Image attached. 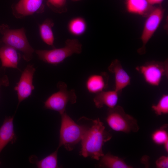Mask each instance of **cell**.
Segmentation results:
<instances>
[{"mask_svg": "<svg viewBox=\"0 0 168 168\" xmlns=\"http://www.w3.org/2000/svg\"><path fill=\"white\" fill-rule=\"evenodd\" d=\"M92 122L91 126L88 128L81 140L80 155L99 160L104 155L102 147L104 143L110 140L112 135L105 130L99 118Z\"/></svg>", "mask_w": 168, "mask_h": 168, "instance_id": "6da1fadb", "label": "cell"}, {"mask_svg": "<svg viewBox=\"0 0 168 168\" xmlns=\"http://www.w3.org/2000/svg\"><path fill=\"white\" fill-rule=\"evenodd\" d=\"M0 33L2 35L0 42L21 52L23 58L27 62L32 59L35 50L27 40L24 28L12 29L3 24L0 26Z\"/></svg>", "mask_w": 168, "mask_h": 168, "instance_id": "7a4b0ae2", "label": "cell"}, {"mask_svg": "<svg viewBox=\"0 0 168 168\" xmlns=\"http://www.w3.org/2000/svg\"><path fill=\"white\" fill-rule=\"evenodd\" d=\"M61 115L59 142L57 148L63 146L67 150L72 151L81 141L88 127L76 123L66 112Z\"/></svg>", "mask_w": 168, "mask_h": 168, "instance_id": "3957f363", "label": "cell"}, {"mask_svg": "<svg viewBox=\"0 0 168 168\" xmlns=\"http://www.w3.org/2000/svg\"><path fill=\"white\" fill-rule=\"evenodd\" d=\"M82 51V44L78 39H73L66 40L63 47L49 50H36L35 52L40 59L48 63L56 65L74 54H81Z\"/></svg>", "mask_w": 168, "mask_h": 168, "instance_id": "277c9868", "label": "cell"}, {"mask_svg": "<svg viewBox=\"0 0 168 168\" xmlns=\"http://www.w3.org/2000/svg\"><path fill=\"white\" fill-rule=\"evenodd\" d=\"M106 120L109 126L116 131L129 133L137 132L139 130L136 119L126 113L119 105L108 109Z\"/></svg>", "mask_w": 168, "mask_h": 168, "instance_id": "5b68a950", "label": "cell"}, {"mask_svg": "<svg viewBox=\"0 0 168 168\" xmlns=\"http://www.w3.org/2000/svg\"><path fill=\"white\" fill-rule=\"evenodd\" d=\"M57 86L58 91L48 98L44 106L45 109L57 111L61 114L66 112L68 103L74 104L76 102L77 96L75 90H68L67 85L63 82H58Z\"/></svg>", "mask_w": 168, "mask_h": 168, "instance_id": "8992f818", "label": "cell"}, {"mask_svg": "<svg viewBox=\"0 0 168 168\" xmlns=\"http://www.w3.org/2000/svg\"><path fill=\"white\" fill-rule=\"evenodd\" d=\"M136 69L142 75L147 84L152 86H158L164 77H168V60L164 62H147L136 67Z\"/></svg>", "mask_w": 168, "mask_h": 168, "instance_id": "52a82bcc", "label": "cell"}, {"mask_svg": "<svg viewBox=\"0 0 168 168\" xmlns=\"http://www.w3.org/2000/svg\"><path fill=\"white\" fill-rule=\"evenodd\" d=\"M164 11L162 7H158L153 8L147 16L141 38L143 44L138 50L139 53H145V45L159 26Z\"/></svg>", "mask_w": 168, "mask_h": 168, "instance_id": "ba28073f", "label": "cell"}, {"mask_svg": "<svg viewBox=\"0 0 168 168\" xmlns=\"http://www.w3.org/2000/svg\"><path fill=\"white\" fill-rule=\"evenodd\" d=\"M35 69L33 65H27L22 72L19 82L14 88L17 91L18 105L31 94L34 89L33 85V76Z\"/></svg>", "mask_w": 168, "mask_h": 168, "instance_id": "9c48e42d", "label": "cell"}, {"mask_svg": "<svg viewBox=\"0 0 168 168\" xmlns=\"http://www.w3.org/2000/svg\"><path fill=\"white\" fill-rule=\"evenodd\" d=\"M43 0H20L11 6L12 13L16 18L20 19L35 13L44 11Z\"/></svg>", "mask_w": 168, "mask_h": 168, "instance_id": "30bf717a", "label": "cell"}, {"mask_svg": "<svg viewBox=\"0 0 168 168\" xmlns=\"http://www.w3.org/2000/svg\"><path fill=\"white\" fill-rule=\"evenodd\" d=\"M108 70L114 75V90L120 93L123 89L130 84V77L118 59L112 62L108 67Z\"/></svg>", "mask_w": 168, "mask_h": 168, "instance_id": "8fae6325", "label": "cell"}, {"mask_svg": "<svg viewBox=\"0 0 168 168\" xmlns=\"http://www.w3.org/2000/svg\"><path fill=\"white\" fill-rule=\"evenodd\" d=\"M20 58L17 50L0 41V59L2 67L18 68Z\"/></svg>", "mask_w": 168, "mask_h": 168, "instance_id": "7c38bea8", "label": "cell"}, {"mask_svg": "<svg viewBox=\"0 0 168 168\" xmlns=\"http://www.w3.org/2000/svg\"><path fill=\"white\" fill-rule=\"evenodd\" d=\"M109 76L107 73L90 75L85 83L87 90L90 93L97 94L104 91L108 86Z\"/></svg>", "mask_w": 168, "mask_h": 168, "instance_id": "4fadbf2b", "label": "cell"}, {"mask_svg": "<svg viewBox=\"0 0 168 168\" xmlns=\"http://www.w3.org/2000/svg\"><path fill=\"white\" fill-rule=\"evenodd\" d=\"M120 93L116 91H103L96 94L93 99L96 106L101 108L104 106L113 108L116 106Z\"/></svg>", "mask_w": 168, "mask_h": 168, "instance_id": "5bb4252c", "label": "cell"}, {"mask_svg": "<svg viewBox=\"0 0 168 168\" xmlns=\"http://www.w3.org/2000/svg\"><path fill=\"white\" fill-rule=\"evenodd\" d=\"M14 117L7 118L0 128V153L9 142H14L16 139L13 123Z\"/></svg>", "mask_w": 168, "mask_h": 168, "instance_id": "9a60e30c", "label": "cell"}, {"mask_svg": "<svg viewBox=\"0 0 168 168\" xmlns=\"http://www.w3.org/2000/svg\"><path fill=\"white\" fill-rule=\"evenodd\" d=\"M126 7L130 13L147 16L153 8L147 0H126Z\"/></svg>", "mask_w": 168, "mask_h": 168, "instance_id": "2e32d148", "label": "cell"}, {"mask_svg": "<svg viewBox=\"0 0 168 168\" xmlns=\"http://www.w3.org/2000/svg\"><path fill=\"white\" fill-rule=\"evenodd\" d=\"M54 23L51 19H46L39 26V30L43 41L48 45L54 48V36L52 30Z\"/></svg>", "mask_w": 168, "mask_h": 168, "instance_id": "e0dca14e", "label": "cell"}, {"mask_svg": "<svg viewBox=\"0 0 168 168\" xmlns=\"http://www.w3.org/2000/svg\"><path fill=\"white\" fill-rule=\"evenodd\" d=\"M99 166L108 168H131L121 158L108 153L100 158Z\"/></svg>", "mask_w": 168, "mask_h": 168, "instance_id": "ac0fdd59", "label": "cell"}, {"mask_svg": "<svg viewBox=\"0 0 168 168\" xmlns=\"http://www.w3.org/2000/svg\"><path fill=\"white\" fill-rule=\"evenodd\" d=\"M87 24L85 19L77 16L71 19L67 25L69 33L73 36H79L83 35L87 29Z\"/></svg>", "mask_w": 168, "mask_h": 168, "instance_id": "d6986e66", "label": "cell"}, {"mask_svg": "<svg viewBox=\"0 0 168 168\" xmlns=\"http://www.w3.org/2000/svg\"><path fill=\"white\" fill-rule=\"evenodd\" d=\"M58 149L43 159L35 162L39 168H58V164L57 153Z\"/></svg>", "mask_w": 168, "mask_h": 168, "instance_id": "ffe728a7", "label": "cell"}, {"mask_svg": "<svg viewBox=\"0 0 168 168\" xmlns=\"http://www.w3.org/2000/svg\"><path fill=\"white\" fill-rule=\"evenodd\" d=\"M67 0H46L48 7L53 12L61 14L67 11Z\"/></svg>", "mask_w": 168, "mask_h": 168, "instance_id": "44dd1931", "label": "cell"}, {"mask_svg": "<svg viewBox=\"0 0 168 168\" xmlns=\"http://www.w3.org/2000/svg\"><path fill=\"white\" fill-rule=\"evenodd\" d=\"M152 110L157 115L166 114L168 113V95L164 94L160 98L158 103L153 105Z\"/></svg>", "mask_w": 168, "mask_h": 168, "instance_id": "7402d4cb", "label": "cell"}, {"mask_svg": "<svg viewBox=\"0 0 168 168\" xmlns=\"http://www.w3.org/2000/svg\"><path fill=\"white\" fill-rule=\"evenodd\" d=\"M167 127V125H165L152 133V138L155 143L159 145L163 144L168 140Z\"/></svg>", "mask_w": 168, "mask_h": 168, "instance_id": "603a6c76", "label": "cell"}, {"mask_svg": "<svg viewBox=\"0 0 168 168\" xmlns=\"http://www.w3.org/2000/svg\"><path fill=\"white\" fill-rule=\"evenodd\" d=\"M156 167L158 168L168 167V157L165 156L159 157L156 161Z\"/></svg>", "mask_w": 168, "mask_h": 168, "instance_id": "cb8c5ba5", "label": "cell"}, {"mask_svg": "<svg viewBox=\"0 0 168 168\" xmlns=\"http://www.w3.org/2000/svg\"><path fill=\"white\" fill-rule=\"evenodd\" d=\"M8 81L7 77H4L0 80V87L2 85H5L7 86L8 85Z\"/></svg>", "mask_w": 168, "mask_h": 168, "instance_id": "d4e9b609", "label": "cell"}, {"mask_svg": "<svg viewBox=\"0 0 168 168\" xmlns=\"http://www.w3.org/2000/svg\"><path fill=\"white\" fill-rule=\"evenodd\" d=\"M164 0H147L151 5L161 3Z\"/></svg>", "mask_w": 168, "mask_h": 168, "instance_id": "484cf974", "label": "cell"}, {"mask_svg": "<svg viewBox=\"0 0 168 168\" xmlns=\"http://www.w3.org/2000/svg\"><path fill=\"white\" fill-rule=\"evenodd\" d=\"M164 148L166 152H168V140L166 141L163 144Z\"/></svg>", "mask_w": 168, "mask_h": 168, "instance_id": "4316f807", "label": "cell"}, {"mask_svg": "<svg viewBox=\"0 0 168 168\" xmlns=\"http://www.w3.org/2000/svg\"><path fill=\"white\" fill-rule=\"evenodd\" d=\"M71 0L73 2H77V1H80L82 0Z\"/></svg>", "mask_w": 168, "mask_h": 168, "instance_id": "83f0119b", "label": "cell"}]
</instances>
